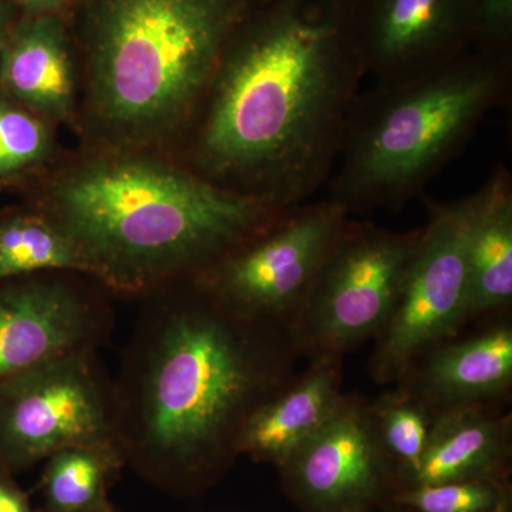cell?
Wrapping results in <instances>:
<instances>
[{
  "mask_svg": "<svg viewBox=\"0 0 512 512\" xmlns=\"http://www.w3.org/2000/svg\"><path fill=\"white\" fill-rule=\"evenodd\" d=\"M493 512H511L510 503L504 504L503 507L498 508V510H495Z\"/></svg>",
  "mask_w": 512,
  "mask_h": 512,
  "instance_id": "28",
  "label": "cell"
},
{
  "mask_svg": "<svg viewBox=\"0 0 512 512\" xmlns=\"http://www.w3.org/2000/svg\"><path fill=\"white\" fill-rule=\"evenodd\" d=\"M0 83L42 119L64 120L73 113L72 45L55 13H37L6 40L0 50Z\"/></svg>",
  "mask_w": 512,
  "mask_h": 512,
  "instance_id": "16",
  "label": "cell"
},
{
  "mask_svg": "<svg viewBox=\"0 0 512 512\" xmlns=\"http://www.w3.org/2000/svg\"><path fill=\"white\" fill-rule=\"evenodd\" d=\"M512 450L511 414L491 407H457L431 417L429 437L409 487L504 481Z\"/></svg>",
  "mask_w": 512,
  "mask_h": 512,
  "instance_id": "15",
  "label": "cell"
},
{
  "mask_svg": "<svg viewBox=\"0 0 512 512\" xmlns=\"http://www.w3.org/2000/svg\"><path fill=\"white\" fill-rule=\"evenodd\" d=\"M46 272L90 276L72 241L43 214H18L0 220V279Z\"/></svg>",
  "mask_w": 512,
  "mask_h": 512,
  "instance_id": "18",
  "label": "cell"
},
{
  "mask_svg": "<svg viewBox=\"0 0 512 512\" xmlns=\"http://www.w3.org/2000/svg\"><path fill=\"white\" fill-rule=\"evenodd\" d=\"M420 229L349 220L291 325L301 356L339 357L375 339L389 319Z\"/></svg>",
  "mask_w": 512,
  "mask_h": 512,
  "instance_id": "6",
  "label": "cell"
},
{
  "mask_svg": "<svg viewBox=\"0 0 512 512\" xmlns=\"http://www.w3.org/2000/svg\"><path fill=\"white\" fill-rule=\"evenodd\" d=\"M84 512H111V511H110V508L107 507V503H106V504L100 505V507L93 508V510L84 511Z\"/></svg>",
  "mask_w": 512,
  "mask_h": 512,
  "instance_id": "27",
  "label": "cell"
},
{
  "mask_svg": "<svg viewBox=\"0 0 512 512\" xmlns=\"http://www.w3.org/2000/svg\"><path fill=\"white\" fill-rule=\"evenodd\" d=\"M397 384L431 414L457 407L494 409L512 387L511 325L498 323L471 338L437 346Z\"/></svg>",
  "mask_w": 512,
  "mask_h": 512,
  "instance_id": "13",
  "label": "cell"
},
{
  "mask_svg": "<svg viewBox=\"0 0 512 512\" xmlns=\"http://www.w3.org/2000/svg\"><path fill=\"white\" fill-rule=\"evenodd\" d=\"M349 220L330 198L303 202L197 278L242 315L291 330Z\"/></svg>",
  "mask_w": 512,
  "mask_h": 512,
  "instance_id": "9",
  "label": "cell"
},
{
  "mask_svg": "<svg viewBox=\"0 0 512 512\" xmlns=\"http://www.w3.org/2000/svg\"><path fill=\"white\" fill-rule=\"evenodd\" d=\"M370 403L346 396L328 423L282 464L286 490L308 512H365L393 476Z\"/></svg>",
  "mask_w": 512,
  "mask_h": 512,
  "instance_id": "11",
  "label": "cell"
},
{
  "mask_svg": "<svg viewBox=\"0 0 512 512\" xmlns=\"http://www.w3.org/2000/svg\"><path fill=\"white\" fill-rule=\"evenodd\" d=\"M255 0H89L83 32L94 123L128 146L188 137L229 37Z\"/></svg>",
  "mask_w": 512,
  "mask_h": 512,
  "instance_id": "4",
  "label": "cell"
},
{
  "mask_svg": "<svg viewBox=\"0 0 512 512\" xmlns=\"http://www.w3.org/2000/svg\"><path fill=\"white\" fill-rule=\"evenodd\" d=\"M468 322L512 302V178L498 167L473 192L467 247Z\"/></svg>",
  "mask_w": 512,
  "mask_h": 512,
  "instance_id": "17",
  "label": "cell"
},
{
  "mask_svg": "<svg viewBox=\"0 0 512 512\" xmlns=\"http://www.w3.org/2000/svg\"><path fill=\"white\" fill-rule=\"evenodd\" d=\"M511 79L510 55L471 49L417 79L357 94L330 200L349 214L403 210L507 100Z\"/></svg>",
  "mask_w": 512,
  "mask_h": 512,
  "instance_id": "5",
  "label": "cell"
},
{
  "mask_svg": "<svg viewBox=\"0 0 512 512\" xmlns=\"http://www.w3.org/2000/svg\"><path fill=\"white\" fill-rule=\"evenodd\" d=\"M350 28L376 84L409 82L474 47V0H349Z\"/></svg>",
  "mask_w": 512,
  "mask_h": 512,
  "instance_id": "12",
  "label": "cell"
},
{
  "mask_svg": "<svg viewBox=\"0 0 512 512\" xmlns=\"http://www.w3.org/2000/svg\"><path fill=\"white\" fill-rule=\"evenodd\" d=\"M124 463L119 448L70 447L47 458L43 493L50 512H84L106 504L107 481Z\"/></svg>",
  "mask_w": 512,
  "mask_h": 512,
  "instance_id": "19",
  "label": "cell"
},
{
  "mask_svg": "<svg viewBox=\"0 0 512 512\" xmlns=\"http://www.w3.org/2000/svg\"><path fill=\"white\" fill-rule=\"evenodd\" d=\"M0 512H33L28 497L13 480V474L0 464Z\"/></svg>",
  "mask_w": 512,
  "mask_h": 512,
  "instance_id": "24",
  "label": "cell"
},
{
  "mask_svg": "<svg viewBox=\"0 0 512 512\" xmlns=\"http://www.w3.org/2000/svg\"><path fill=\"white\" fill-rule=\"evenodd\" d=\"M67 272L0 279V383L70 353L99 350L114 316L99 293Z\"/></svg>",
  "mask_w": 512,
  "mask_h": 512,
  "instance_id": "10",
  "label": "cell"
},
{
  "mask_svg": "<svg viewBox=\"0 0 512 512\" xmlns=\"http://www.w3.org/2000/svg\"><path fill=\"white\" fill-rule=\"evenodd\" d=\"M342 359L320 357L266 400L247 421L238 453L281 467L322 429L345 400Z\"/></svg>",
  "mask_w": 512,
  "mask_h": 512,
  "instance_id": "14",
  "label": "cell"
},
{
  "mask_svg": "<svg viewBox=\"0 0 512 512\" xmlns=\"http://www.w3.org/2000/svg\"><path fill=\"white\" fill-rule=\"evenodd\" d=\"M416 512H493L510 503L504 481H460L407 487L394 497Z\"/></svg>",
  "mask_w": 512,
  "mask_h": 512,
  "instance_id": "22",
  "label": "cell"
},
{
  "mask_svg": "<svg viewBox=\"0 0 512 512\" xmlns=\"http://www.w3.org/2000/svg\"><path fill=\"white\" fill-rule=\"evenodd\" d=\"M52 150V134L42 117L0 97V178L42 164Z\"/></svg>",
  "mask_w": 512,
  "mask_h": 512,
  "instance_id": "21",
  "label": "cell"
},
{
  "mask_svg": "<svg viewBox=\"0 0 512 512\" xmlns=\"http://www.w3.org/2000/svg\"><path fill=\"white\" fill-rule=\"evenodd\" d=\"M19 2L35 13H53L66 5L69 0H19Z\"/></svg>",
  "mask_w": 512,
  "mask_h": 512,
  "instance_id": "25",
  "label": "cell"
},
{
  "mask_svg": "<svg viewBox=\"0 0 512 512\" xmlns=\"http://www.w3.org/2000/svg\"><path fill=\"white\" fill-rule=\"evenodd\" d=\"M256 3H265L268 2V0H255Z\"/></svg>",
  "mask_w": 512,
  "mask_h": 512,
  "instance_id": "29",
  "label": "cell"
},
{
  "mask_svg": "<svg viewBox=\"0 0 512 512\" xmlns=\"http://www.w3.org/2000/svg\"><path fill=\"white\" fill-rule=\"evenodd\" d=\"M512 0H474V49L510 55Z\"/></svg>",
  "mask_w": 512,
  "mask_h": 512,
  "instance_id": "23",
  "label": "cell"
},
{
  "mask_svg": "<svg viewBox=\"0 0 512 512\" xmlns=\"http://www.w3.org/2000/svg\"><path fill=\"white\" fill-rule=\"evenodd\" d=\"M349 0H268L229 37L188 144L212 183L296 207L329 180L365 66Z\"/></svg>",
  "mask_w": 512,
  "mask_h": 512,
  "instance_id": "1",
  "label": "cell"
},
{
  "mask_svg": "<svg viewBox=\"0 0 512 512\" xmlns=\"http://www.w3.org/2000/svg\"><path fill=\"white\" fill-rule=\"evenodd\" d=\"M70 447L120 450L114 383L97 350L46 360L0 383L6 470L19 473Z\"/></svg>",
  "mask_w": 512,
  "mask_h": 512,
  "instance_id": "7",
  "label": "cell"
},
{
  "mask_svg": "<svg viewBox=\"0 0 512 512\" xmlns=\"http://www.w3.org/2000/svg\"><path fill=\"white\" fill-rule=\"evenodd\" d=\"M292 207L120 153L63 175L43 212L106 288L146 296L197 278Z\"/></svg>",
  "mask_w": 512,
  "mask_h": 512,
  "instance_id": "3",
  "label": "cell"
},
{
  "mask_svg": "<svg viewBox=\"0 0 512 512\" xmlns=\"http://www.w3.org/2000/svg\"><path fill=\"white\" fill-rule=\"evenodd\" d=\"M6 26V8L3 5L2 0H0V40H2L3 33H5Z\"/></svg>",
  "mask_w": 512,
  "mask_h": 512,
  "instance_id": "26",
  "label": "cell"
},
{
  "mask_svg": "<svg viewBox=\"0 0 512 512\" xmlns=\"http://www.w3.org/2000/svg\"><path fill=\"white\" fill-rule=\"evenodd\" d=\"M429 220L370 357L372 379L399 383L414 363L468 322L467 247L473 194L427 201Z\"/></svg>",
  "mask_w": 512,
  "mask_h": 512,
  "instance_id": "8",
  "label": "cell"
},
{
  "mask_svg": "<svg viewBox=\"0 0 512 512\" xmlns=\"http://www.w3.org/2000/svg\"><path fill=\"white\" fill-rule=\"evenodd\" d=\"M114 383L124 461L200 483L239 456L245 424L295 376L291 330L249 318L200 279L146 295Z\"/></svg>",
  "mask_w": 512,
  "mask_h": 512,
  "instance_id": "2",
  "label": "cell"
},
{
  "mask_svg": "<svg viewBox=\"0 0 512 512\" xmlns=\"http://www.w3.org/2000/svg\"><path fill=\"white\" fill-rule=\"evenodd\" d=\"M370 412L384 448L399 463L400 476L406 478L419 464L433 414L400 389L370 403Z\"/></svg>",
  "mask_w": 512,
  "mask_h": 512,
  "instance_id": "20",
  "label": "cell"
}]
</instances>
